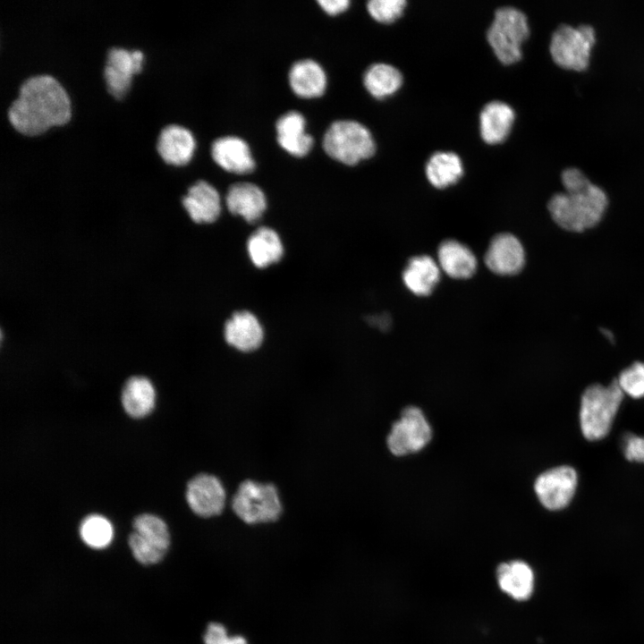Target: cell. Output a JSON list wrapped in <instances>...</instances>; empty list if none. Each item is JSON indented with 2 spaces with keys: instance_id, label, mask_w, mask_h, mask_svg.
Segmentation results:
<instances>
[{
  "instance_id": "1",
  "label": "cell",
  "mask_w": 644,
  "mask_h": 644,
  "mask_svg": "<svg viewBox=\"0 0 644 644\" xmlns=\"http://www.w3.org/2000/svg\"><path fill=\"white\" fill-rule=\"evenodd\" d=\"M6 115L16 132L34 138L68 124L72 105L66 89L56 78L38 74L21 82Z\"/></svg>"
},
{
  "instance_id": "2",
  "label": "cell",
  "mask_w": 644,
  "mask_h": 644,
  "mask_svg": "<svg viewBox=\"0 0 644 644\" xmlns=\"http://www.w3.org/2000/svg\"><path fill=\"white\" fill-rule=\"evenodd\" d=\"M561 181L564 192L553 195L547 204L555 224L572 233L597 225L608 205L606 192L576 167L564 169Z\"/></svg>"
},
{
  "instance_id": "3",
  "label": "cell",
  "mask_w": 644,
  "mask_h": 644,
  "mask_svg": "<svg viewBox=\"0 0 644 644\" xmlns=\"http://www.w3.org/2000/svg\"><path fill=\"white\" fill-rule=\"evenodd\" d=\"M623 398V392L616 379L608 386H589L584 391L580 402V422L582 434L587 439L596 441L608 434Z\"/></svg>"
},
{
  "instance_id": "4",
  "label": "cell",
  "mask_w": 644,
  "mask_h": 644,
  "mask_svg": "<svg viewBox=\"0 0 644 644\" xmlns=\"http://www.w3.org/2000/svg\"><path fill=\"white\" fill-rule=\"evenodd\" d=\"M323 148L330 157L347 165L368 159L376 151L370 131L351 120L334 122L324 135Z\"/></svg>"
},
{
  "instance_id": "5",
  "label": "cell",
  "mask_w": 644,
  "mask_h": 644,
  "mask_svg": "<svg viewBox=\"0 0 644 644\" xmlns=\"http://www.w3.org/2000/svg\"><path fill=\"white\" fill-rule=\"evenodd\" d=\"M232 508L243 522L258 524L276 521L282 513L283 504L274 484L247 479L234 493Z\"/></svg>"
},
{
  "instance_id": "6",
  "label": "cell",
  "mask_w": 644,
  "mask_h": 644,
  "mask_svg": "<svg viewBox=\"0 0 644 644\" xmlns=\"http://www.w3.org/2000/svg\"><path fill=\"white\" fill-rule=\"evenodd\" d=\"M529 35L526 15L515 7L505 6L496 10L487 38L498 60L512 64L521 58V45Z\"/></svg>"
},
{
  "instance_id": "7",
  "label": "cell",
  "mask_w": 644,
  "mask_h": 644,
  "mask_svg": "<svg viewBox=\"0 0 644 644\" xmlns=\"http://www.w3.org/2000/svg\"><path fill=\"white\" fill-rule=\"evenodd\" d=\"M596 42L595 29L589 24L577 27L562 24L552 34L549 51L553 61L566 70L584 71L589 64Z\"/></svg>"
},
{
  "instance_id": "8",
  "label": "cell",
  "mask_w": 644,
  "mask_h": 644,
  "mask_svg": "<svg viewBox=\"0 0 644 644\" xmlns=\"http://www.w3.org/2000/svg\"><path fill=\"white\" fill-rule=\"evenodd\" d=\"M142 50L111 47L106 53L102 77L106 90L114 99L121 101L130 93L134 78L145 65Z\"/></svg>"
},
{
  "instance_id": "9",
  "label": "cell",
  "mask_w": 644,
  "mask_h": 644,
  "mask_svg": "<svg viewBox=\"0 0 644 644\" xmlns=\"http://www.w3.org/2000/svg\"><path fill=\"white\" fill-rule=\"evenodd\" d=\"M129 546L135 559L142 564L161 561L169 547L170 535L165 522L153 514H140L132 523Z\"/></svg>"
},
{
  "instance_id": "10",
  "label": "cell",
  "mask_w": 644,
  "mask_h": 644,
  "mask_svg": "<svg viewBox=\"0 0 644 644\" xmlns=\"http://www.w3.org/2000/svg\"><path fill=\"white\" fill-rule=\"evenodd\" d=\"M432 436L428 422L418 407L405 408L387 436L390 452L397 456L415 453L424 448Z\"/></svg>"
},
{
  "instance_id": "11",
  "label": "cell",
  "mask_w": 644,
  "mask_h": 644,
  "mask_svg": "<svg viewBox=\"0 0 644 644\" xmlns=\"http://www.w3.org/2000/svg\"><path fill=\"white\" fill-rule=\"evenodd\" d=\"M576 487V471L569 466H560L543 472L534 484L538 500L551 511L567 506L573 497Z\"/></svg>"
},
{
  "instance_id": "12",
  "label": "cell",
  "mask_w": 644,
  "mask_h": 644,
  "mask_svg": "<svg viewBox=\"0 0 644 644\" xmlns=\"http://www.w3.org/2000/svg\"><path fill=\"white\" fill-rule=\"evenodd\" d=\"M185 496L191 510L204 518L220 514L226 503V492L222 481L208 473L193 477L187 484Z\"/></svg>"
},
{
  "instance_id": "13",
  "label": "cell",
  "mask_w": 644,
  "mask_h": 644,
  "mask_svg": "<svg viewBox=\"0 0 644 644\" xmlns=\"http://www.w3.org/2000/svg\"><path fill=\"white\" fill-rule=\"evenodd\" d=\"M196 140L192 131L179 123L164 126L156 140V151L167 165L174 167L188 165L194 155Z\"/></svg>"
},
{
  "instance_id": "14",
  "label": "cell",
  "mask_w": 644,
  "mask_h": 644,
  "mask_svg": "<svg viewBox=\"0 0 644 644\" xmlns=\"http://www.w3.org/2000/svg\"><path fill=\"white\" fill-rule=\"evenodd\" d=\"M525 254L521 242L510 233H501L491 241L485 263L494 273L502 275H514L521 270Z\"/></svg>"
},
{
  "instance_id": "15",
  "label": "cell",
  "mask_w": 644,
  "mask_h": 644,
  "mask_svg": "<svg viewBox=\"0 0 644 644\" xmlns=\"http://www.w3.org/2000/svg\"><path fill=\"white\" fill-rule=\"evenodd\" d=\"M182 205L197 224L215 222L221 213V199L216 189L204 180L195 182L182 198Z\"/></svg>"
},
{
  "instance_id": "16",
  "label": "cell",
  "mask_w": 644,
  "mask_h": 644,
  "mask_svg": "<svg viewBox=\"0 0 644 644\" xmlns=\"http://www.w3.org/2000/svg\"><path fill=\"white\" fill-rule=\"evenodd\" d=\"M213 160L224 170L245 174L255 168V161L248 144L241 138L225 136L216 139L211 146Z\"/></svg>"
},
{
  "instance_id": "17",
  "label": "cell",
  "mask_w": 644,
  "mask_h": 644,
  "mask_svg": "<svg viewBox=\"0 0 644 644\" xmlns=\"http://www.w3.org/2000/svg\"><path fill=\"white\" fill-rule=\"evenodd\" d=\"M224 335L229 345L243 352L257 350L264 339V331L258 319L247 310L235 312L226 321Z\"/></svg>"
},
{
  "instance_id": "18",
  "label": "cell",
  "mask_w": 644,
  "mask_h": 644,
  "mask_svg": "<svg viewBox=\"0 0 644 644\" xmlns=\"http://www.w3.org/2000/svg\"><path fill=\"white\" fill-rule=\"evenodd\" d=\"M228 210L249 223L258 220L267 208V199L262 190L250 182L231 185L225 197Z\"/></svg>"
},
{
  "instance_id": "19",
  "label": "cell",
  "mask_w": 644,
  "mask_h": 644,
  "mask_svg": "<svg viewBox=\"0 0 644 644\" xmlns=\"http://www.w3.org/2000/svg\"><path fill=\"white\" fill-rule=\"evenodd\" d=\"M305 127L306 122L301 113L291 111L284 114L275 124L278 144L292 156H306L312 148L314 140L305 131Z\"/></svg>"
},
{
  "instance_id": "20",
  "label": "cell",
  "mask_w": 644,
  "mask_h": 644,
  "mask_svg": "<svg viewBox=\"0 0 644 644\" xmlns=\"http://www.w3.org/2000/svg\"><path fill=\"white\" fill-rule=\"evenodd\" d=\"M496 577L500 589L516 600H527L533 593L534 572L523 561L501 564L496 570Z\"/></svg>"
},
{
  "instance_id": "21",
  "label": "cell",
  "mask_w": 644,
  "mask_h": 644,
  "mask_svg": "<svg viewBox=\"0 0 644 644\" xmlns=\"http://www.w3.org/2000/svg\"><path fill=\"white\" fill-rule=\"evenodd\" d=\"M515 114L513 108L501 101H492L482 109L479 116L480 134L485 142H503L510 133Z\"/></svg>"
},
{
  "instance_id": "22",
  "label": "cell",
  "mask_w": 644,
  "mask_h": 644,
  "mask_svg": "<svg viewBox=\"0 0 644 644\" xmlns=\"http://www.w3.org/2000/svg\"><path fill=\"white\" fill-rule=\"evenodd\" d=\"M289 84L300 97H318L325 92L326 76L318 63L305 59L292 65L289 71Z\"/></svg>"
},
{
  "instance_id": "23",
  "label": "cell",
  "mask_w": 644,
  "mask_h": 644,
  "mask_svg": "<svg viewBox=\"0 0 644 644\" xmlns=\"http://www.w3.org/2000/svg\"><path fill=\"white\" fill-rule=\"evenodd\" d=\"M437 258L440 267L453 278L465 279L476 271L477 260L472 251L454 240H446L440 244Z\"/></svg>"
},
{
  "instance_id": "24",
  "label": "cell",
  "mask_w": 644,
  "mask_h": 644,
  "mask_svg": "<svg viewBox=\"0 0 644 644\" xmlns=\"http://www.w3.org/2000/svg\"><path fill=\"white\" fill-rule=\"evenodd\" d=\"M156 392L150 380L143 376L129 377L122 391L123 409L132 418H143L155 406Z\"/></svg>"
},
{
  "instance_id": "25",
  "label": "cell",
  "mask_w": 644,
  "mask_h": 644,
  "mask_svg": "<svg viewBox=\"0 0 644 644\" xmlns=\"http://www.w3.org/2000/svg\"><path fill=\"white\" fill-rule=\"evenodd\" d=\"M440 278V269L429 256L411 258L403 270L402 280L406 287L416 295L431 293Z\"/></svg>"
},
{
  "instance_id": "26",
  "label": "cell",
  "mask_w": 644,
  "mask_h": 644,
  "mask_svg": "<svg viewBox=\"0 0 644 644\" xmlns=\"http://www.w3.org/2000/svg\"><path fill=\"white\" fill-rule=\"evenodd\" d=\"M247 251L255 267L265 268L281 259L284 248L277 233L272 228L263 226L249 237Z\"/></svg>"
},
{
  "instance_id": "27",
  "label": "cell",
  "mask_w": 644,
  "mask_h": 644,
  "mask_svg": "<svg viewBox=\"0 0 644 644\" xmlns=\"http://www.w3.org/2000/svg\"><path fill=\"white\" fill-rule=\"evenodd\" d=\"M463 174V166L458 155L453 152H436L426 165L428 182L436 188L454 184Z\"/></svg>"
},
{
  "instance_id": "28",
  "label": "cell",
  "mask_w": 644,
  "mask_h": 644,
  "mask_svg": "<svg viewBox=\"0 0 644 644\" xmlns=\"http://www.w3.org/2000/svg\"><path fill=\"white\" fill-rule=\"evenodd\" d=\"M366 89L376 98H384L396 92L402 83L399 70L386 64H375L364 73Z\"/></svg>"
},
{
  "instance_id": "29",
  "label": "cell",
  "mask_w": 644,
  "mask_h": 644,
  "mask_svg": "<svg viewBox=\"0 0 644 644\" xmlns=\"http://www.w3.org/2000/svg\"><path fill=\"white\" fill-rule=\"evenodd\" d=\"M80 534L88 546L99 549L109 545L114 532L106 518L98 514H90L81 521Z\"/></svg>"
},
{
  "instance_id": "30",
  "label": "cell",
  "mask_w": 644,
  "mask_h": 644,
  "mask_svg": "<svg viewBox=\"0 0 644 644\" xmlns=\"http://www.w3.org/2000/svg\"><path fill=\"white\" fill-rule=\"evenodd\" d=\"M623 394L644 397V362L636 361L623 369L616 379Z\"/></svg>"
},
{
  "instance_id": "31",
  "label": "cell",
  "mask_w": 644,
  "mask_h": 644,
  "mask_svg": "<svg viewBox=\"0 0 644 644\" xmlns=\"http://www.w3.org/2000/svg\"><path fill=\"white\" fill-rule=\"evenodd\" d=\"M405 5L404 0H371L368 2L367 8L373 19L388 23L402 14Z\"/></svg>"
},
{
  "instance_id": "32",
  "label": "cell",
  "mask_w": 644,
  "mask_h": 644,
  "mask_svg": "<svg viewBox=\"0 0 644 644\" xmlns=\"http://www.w3.org/2000/svg\"><path fill=\"white\" fill-rule=\"evenodd\" d=\"M623 451L627 460L644 463V436L626 434L623 440Z\"/></svg>"
},
{
  "instance_id": "33",
  "label": "cell",
  "mask_w": 644,
  "mask_h": 644,
  "mask_svg": "<svg viewBox=\"0 0 644 644\" xmlns=\"http://www.w3.org/2000/svg\"><path fill=\"white\" fill-rule=\"evenodd\" d=\"M225 627L218 623H211L203 636L204 644H223L227 639Z\"/></svg>"
},
{
  "instance_id": "34",
  "label": "cell",
  "mask_w": 644,
  "mask_h": 644,
  "mask_svg": "<svg viewBox=\"0 0 644 644\" xmlns=\"http://www.w3.org/2000/svg\"><path fill=\"white\" fill-rule=\"evenodd\" d=\"M318 3L330 15H336L344 12L350 4L348 0H318Z\"/></svg>"
},
{
  "instance_id": "35",
  "label": "cell",
  "mask_w": 644,
  "mask_h": 644,
  "mask_svg": "<svg viewBox=\"0 0 644 644\" xmlns=\"http://www.w3.org/2000/svg\"><path fill=\"white\" fill-rule=\"evenodd\" d=\"M223 644H248L247 640L239 635L228 636Z\"/></svg>"
}]
</instances>
